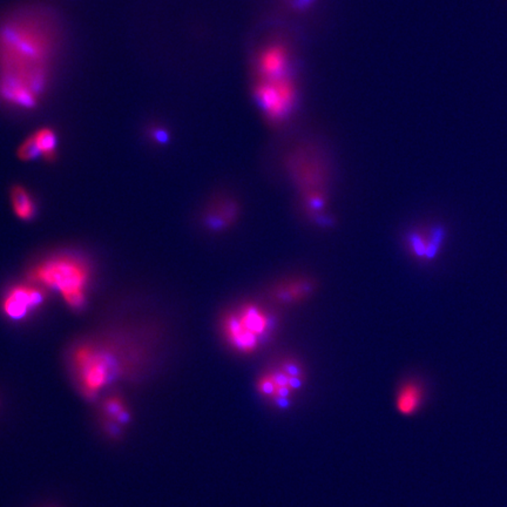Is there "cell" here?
<instances>
[{
  "label": "cell",
  "instance_id": "5",
  "mask_svg": "<svg viewBox=\"0 0 507 507\" xmlns=\"http://www.w3.org/2000/svg\"><path fill=\"white\" fill-rule=\"evenodd\" d=\"M252 96L266 123L278 128L288 123L300 104V85L296 78L278 82L254 80Z\"/></svg>",
  "mask_w": 507,
  "mask_h": 507
},
{
  "label": "cell",
  "instance_id": "2",
  "mask_svg": "<svg viewBox=\"0 0 507 507\" xmlns=\"http://www.w3.org/2000/svg\"><path fill=\"white\" fill-rule=\"evenodd\" d=\"M278 328V315L256 301H243L227 309L219 322L227 347L241 356L259 351L274 338Z\"/></svg>",
  "mask_w": 507,
  "mask_h": 507
},
{
  "label": "cell",
  "instance_id": "17",
  "mask_svg": "<svg viewBox=\"0 0 507 507\" xmlns=\"http://www.w3.org/2000/svg\"><path fill=\"white\" fill-rule=\"evenodd\" d=\"M319 1V0H285V4L288 5L292 11L298 13L310 11V8H314Z\"/></svg>",
  "mask_w": 507,
  "mask_h": 507
},
{
  "label": "cell",
  "instance_id": "16",
  "mask_svg": "<svg viewBox=\"0 0 507 507\" xmlns=\"http://www.w3.org/2000/svg\"><path fill=\"white\" fill-rule=\"evenodd\" d=\"M18 156L24 161H31V160L37 159L40 156V153L38 151L37 146L34 144L32 137H29L24 144L19 147Z\"/></svg>",
  "mask_w": 507,
  "mask_h": 507
},
{
  "label": "cell",
  "instance_id": "12",
  "mask_svg": "<svg viewBox=\"0 0 507 507\" xmlns=\"http://www.w3.org/2000/svg\"><path fill=\"white\" fill-rule=\"evenodd\" d=\"M240 204L232 197H218L204 213V225L213 232H223L236 223Z\"/></svg>",
  "mask_w": 507,
  "mask_h": 507
},
{
  "label": "cell",
  "instance_id": "1",
  "mask_svg": "<svg viewBox=\"0 0 507 507\" xmlns=\"http://www.w3.org/2000/svg\"><path fill=\"white\" fill-rule=\"evenodd\" d=\"M56 31L47 15L22 10L0 25V99L18 109L36 107L47 89Z\"/></svg>",
  "mask_w": 507,
  "mask_h": 507
},
{
  "label": "cell",
  "instance_id": "10",
  "mask_svg": "<svg viewBox=\"0 0 507 507\" xmlns=\"http://www.w3.org/2000/svg\"><path fill=\"white\" fill-rule=\"evenodd\" d=\"M315 289V280L309 276H289L269 287L268 298L280 305H295L310 298Z\"/></svg>",
  "mask_w": 507,
  "mask_h": 507
},
{
  "label": "cell",
  "instance_id": "3",
  "mask_svg": "<svg viewBox=\"0 0 507 507\" xmlns=\"http://www.w3.org/2000/svg\"><path fill=\"white\" fill-rule=\"evenodd\" d=\"M31 281L40 283L61 294L72 309H82L86 302V285L89 268L73 255H59L46 259L31 271Z\"/></svg>",
  "mask_w": 507,
  "mask_h": 507
},
{
  "label": "cell",
  "instance_id": "7",
  "mask_svg": "<svg viewBox=\"0 0 507 507\" xmlns=\"http://www.w3.org/2000/svg\"><path fill=\"white\" fill-rule=\"evenodd\" d=\"M254 80L278 82L296 78L295 58L285 41L274 40L263 45L254 56Z\"/></svg>",
  "mask_w": 507,
  "mask_h": 507
},
{
  "label": "cell",
  "instance_id": "14",
  "mask_svg": "<svg viewBox=\"0 0 507 507\" xmlns=\"http://www.w3.org/2000/svg\"><path fill=\"white\" fill-rule=\"evenodd\" d=\"M11 200L13 209L19 219L31 220L36 214V204L27 189L22 186H15L11 190Z\"/></svg>",
  "mask_w": 507,
  "mask_h": 507
},
{
  "label": "cell",
  "instance_id": "9",
  "mask_svg": "<svg viewBox=\"0 0 507 507\" xmlns=\"http://www.w3.org/2000/svg\"><path fill=\"white\" fill-rule=\"evenodd\" d=\"M446 232L441 225H425L412 228L405 235V247L414 259L430 262L441 254Z\"/></svg>",
  "mask_w": 507,
  "mask_h": 507
},
{
  "label": "cell",
  "instance_id": "6",
  "mask_svg": "<svg viewBox=\"0 0 507 507\" xmlns=\"http://www.w3.org/2000/svg\"><path fill=\"white\" fill-rule=\"evenodd\" d=\"M290 174L302 189L303 202L326 200L324 174L322 163L314 151L305 146H298L287 156Z\"/></svg>",
  "mask_w": 507,
  "mask_h": 507
},
{
  "label": "cell",
  "instance_id": "8",
  "mask_svg": "<svg viewBox=\"0 0 507 507\" xmlns=\"http://www.w3.org/2000/svg\"><path fill=\"white\" fill-rule=\"evenodd\" d=\"M96 407V422L101 432L118 441L132 423V409L121 393L111 391L101 397Z\"/></svg>",
  "mask_w": 507,
  "mask_h": 507
},
{
  "label": "cell",
  "instance_id": "13",
  "mask_svg": "<svg viewBox=\"0 0 507 507\" xmlns=\"http://www.w3.org/2000/svg\"><path fill=\"white\" fill-rule=\"evenodd\" d=\"M425 400V388L418 379H407L400 385L396 395V407L404 416L415 415Z\"/></svg>",
  "mask_w": 507,
  "mask_h": 507
},
{
  "label": "cell",
  "instance_id": "15",
  "mask_svg": "<svg viewBox=\"0 0 507 507\" xmlns=\"http://www.w3.org/2000/svg\"><path fill=\"white\" fill-rule=\"evenodd\" d=\"M31 137L33 139L34 144L40 153V156L48 161L56 159L58 139H56L54 130H50V128H41Z\"/></svg>",
  "mask_w": 507,
  "mask_h": 507
},
{
  "label": "cell",
  "instance_id": "4",
  "mask_svg": "<svg viewBox=\"0 0 507 507\" xmlns=\"http://www.w3.org/2000/svg\"><path fill=\"white\" fill-rule=\"evenodd\" d=\"M305 381V370L294 357H280L263 369L256 379L259 396L275 407H287L300 393Z\"/></svg>",
  "mask_w": 507,
  "mask_h": 507
},
{
  "label": "cell",
  "instance_id": "11",
  "mask_svg": "<svg viewBox=\"0 0 507 507\" xmlns=\"http://www.w3.org/2000/svg\"><path fill=\"white\" fill-rule=\"evenodd\" d=\"M44 292L33 285H17L8 292L3 302V310L8 319L20 321L30 311L36 310L44 303Z\"/></svg>",
  "mask_w": 507,
  "mask_h": 507
}]
</instances>
